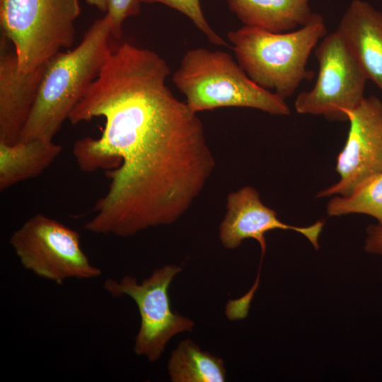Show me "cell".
<instances>
[{
  "label": "cell",
  "instance_id": "obj_4",
  "mask_svg": "<svg viewBox=\"0 0 382 382\" xmlns=\"http://www.w3.org/2000/svg\"><path fill=\"white\" fill-rule=\"evenodd\" d=\"M172 79L195 113L239 107L274 115L290 114L284 99L257 84L229 54L221 50H187Z\"/></svg>",
  "mask_w": 382,
  "mask_h": 382
},
{
  "label": "cell",
  "instance_id": "obj_11",
  "mask_svg": "<svg viewBox=\"0 0 382 382\" xmlns=\"http://www.w3.org/2000/svg\"><path fill=\"white\" fill-rule=\"evenodd\" d=\"M11 42L3 35L0 41V142L19 141L36 101L46 64L30 72L19 69Z\"/></svg>",
  "mask_w": 382,
  "mask_h": 382
},
{
  "label": "cell",
  "instance_id": "obj_6",
  "mask_svg": "<svg viewBox=\"0 0 382 382\" xmlns=\"http://www.w3.org/2000/svg\"><path fill=\"white\" fill-rule=\"evenodd\" d=\"M9 243L25 270L57 284L69 279H91L101 275V270L82 250L79 233L42 214L15 230Z\"/></svg>",
  "mask_w": 382,
  "mask_h": 382
},
{
  "label": "cell",
  "instance_id": "obj_10",
  "mask_svg": "<svg viewBox=\"0 0 382 382\" xmlns=\"http://www.w3.org/2000/svg\"><path fill=\"white\" fill-rule=\"evenodd\" d=\"M226 202L227 211L219 228V240L226 249L236 248L243 240L253 238L259 243L262 257L267 248L265 234L274 229L295 231L306 237L316 250L319 248L318 237L323 221L306 227L283 223L274 210L262 202L258 192L250 186L231 192Z\"/></svg>",
  "mask_w": 382,
  "mask_h": 382
},
{
  "label": "cell",
  "instance_id": "obj_18",
  "mask_svg": "<svg viewBox=\"0 0 382 382\" xmlns=\"http://www.w3.org/2000/svg\"><path fill=\"white\" fill-rule=\"evenodd\" d=\"M141 3L140 0H108L106 14L111 21L112 37L116 39L122 37L124 21L140 13Z\"/></svg>",
  "mask_w": 382,
  "mask_h": 382
},
{
  "label": "cell",
  "instance_id": "obj_1",
  "mask_svg": "<svg viewBox=\"0 0 382 382\" xmlns=\"http://www.w3.org/2000/svg\"><path fill=\"white\" fill-rule=\"evenodd\" d=\"M157 68L121 67L100 77L82 100L84 121L105 119L99 138L77 140L73 154L86 172L106 169V193L84 228L125 238L178 220L216 166L203 124L166 84Z\"/></svg>",
  "mask_w": 382,
  "mask_h": 382
},
{
  "label": "cell",
  "instance_id": "obj_13",
  "mask_svg": "<svg viewBox=\"0 0 382 382\" xmlns=\"http://www.w3.org/2000/svg\"><path fill=\"white\" fill-rule=\"evenodd\" d=\"M247 26L284 33L304 25L311 18L309 0H224Z\"/></svg>",
  "mask_w": 382,
  "mask_h": 382
},
{
  "label": "cell",
  "instance_id": "obj_5",
  "mask_svg": "<svg viewBox=\"0 0 382 382\" xmlns=\"http://www.w3.org/2000/svg\"><path fill=\"white\" fill-rule=\"evenodd\" d=\"M79 0H0L1 33L13 45L19 69L30 72L71 47Z\"/></svg>",
  "mask_w": 382,
  "mask_h": 382
},
{
  "label": "cell",
  "instance_id": "obj_20",
  "mask_svg": "<svg viewBox=\"0 0 382 382\" xmlns=\"http://www.w3.org/2000/svg\"><path fill=\"white\" fill-rule=\"evenodd\" d=\"M86 3L91 6H93L100 11H108V0H86Z\"/></svg>",
  "mask_w": 382,
  "mask_h": 382
},
{
  "label": "cell",
  "instance_id": "obj_14",
  "mask_svg": "<svg viewBox=\"0 0 382 382\" xmlns=\"http://www.w3.org/2000/svg\"><path fill=\"white\" fill-rule=\"evenodd\" d=\"M62 148L52 140L0 142V190L42 174L59 156Z\"/></svg>",
  "mask_w": 382,
  "mask_h": 382
},
{
  "label": "cell",
  "instance_id": "obj_3",
  "mask_svg": "<svg viewBox=\"0 0 382 382\" xmlns=\"http://www.w3.org/2000/svg\"><path fill=\"white\" fill-rule=\"evenodd\" d=\"M328 34L324 19L313 13L299 29L272 33L244 25L230 30L237 62L257 84L273 90L283 99L291 96L300 83L314 74L306 69L308 57L318 42Z\"/></svg>",
  "mask_w": 382,
  "mask_h": 382
},
{
  "label": "cell",
  "instance_id": "obj_17",
  "mask_svg": "<svg viewBox=\"0 0 382 382\" xmlns=\"http://www.w3.org/2000/svg\"><path fill=\"white\" fill-rule=\"evenodd\" d=\"M141 3L165 4L185 15L194 25L214 45L229 47L207 23L202 12L199 0H140Z\"/></svg>",
  "mask_w": 382,
  "mask_h": 382
},
{
  "label": "cell",
  "instance_id": "obj_8",
  "mask_svg": "<svg viewBox=\"0 0 382 382\" xmlns=\"http://www.w3.org/2000/svg\"><path fill=\"white\" fill-rule=\"evenodd\" d=\"M314 54L319 65L318 77L311 90L297 96L296 111L330 120H348L346 112L365 98L367 78L363 69L336 30L322 39Z\"/></svg>",
  "mask_w": 382,
  "mask_h": 382
},
{
  "label": "cell",
  "instance_id": "obj_7",
  "mask_svg": "<svg viewBox=\"0 0 382 382\" xmlns=\"http://www.w3.org/2000/svg\"><path fill=\"white\" fill-rule=\"evenodd\" d=\"M181 271V266L166 265L156 269L139 283L130 275L118 281L108 279L104 282V289L111 295H127L136 303L141 324L135 337L134 352L146 357L150 362L161 357L173 337L190 332L195 326L192 320L173 311L170 306L169 286Z\"/></svg>",
  "mask_w": 382,
  "mask_h": 382
},
{
  "label": "cell",
  "instance_id": "obj_15",
  "mask_svg": "<svg viewBox=\"0 0 382 382\" xmlns=\"http://www.w3.org/2000/svg\"><path fill=\"white\" fill-rule=\"evenodd\" d=\"M167 369L172 382H224L226 378L224 361L189 339L171 352Z\"/></svg>",
  "mask_w": 382,
  "mask_h": 382
},
{
  "label": "cell",
  "instance_id": "obj_9",
  "mask_svg": "<svg viewBox=\"0 0 382 382\" xmlns=\"http://www.w3.org/2000/svg\"><path fill=\"white\" fill-rule=\"evenodd\" d=\"M346 114L349 129L336 164L340 180L318 192V198L347 197L366 180L382 173V101L374 96L364 98Z\"/></svg>",
  "mask_w": 382,
  "mask_h": 382
},
{
  "label": "cell",
  "instance_id": "obj_16",
  "mask_svg": "<svg viewBox=\"0 0 382 382\" xmlns=\"http://www.w3.org/2000/svg\"><path fill=\"white\" fill-rule=\"evenodd\" d=\"M327 213L330 216L367 214L382 225V173L366 180L347 197H332L327 204Z\"/></svg>",
  "mask_w": 382,
  "mask_h": 382
},
{
  "label": "cell",
  "instance_id": "obj_19",
  "mask_svg": "<svg viewBox=\"0 0 382 382\" xmlns=\"http://www.w3.org/2000/svg\"><path fill=\"white\" fill-rule=\"evenodd\" d=\"M364 249L366 252L382 256V225H369L366 228Z\"/></svg>",
  "mask_w": 382,
  "mask_h": 382
},
{
  "label": "cell",
  "instance_id": "obj_2",
  "mask_svg": "<svg viewBox=\"0 0 382 382\" xmlns=\"http://www.w3.org/2000/svg\"><path fill=\"white\" fill-rule=\"evenodd\" d=\"M111 21L105 14L74 49L46 64L39 93L19 141L52 140L112 52Z\"/></svg>",
  "mask_w": 382,
  "mask_h": 382
},
{
  "label": "cell",
  "instance_id": "obj_12",
  "mask_svg": "<svg viewBox=\"0 0 382 382\" xmlns=\"http://www.w3.org/2000/svg\"><path fill=\"white\" fill-rule=\"evenodd\" d=\"M336 32L363 69L382 90V13L369 4L354 0Z\"/></svg>",
  "mask_w": 382,
  "mask_h": 382
}]
</instances>
